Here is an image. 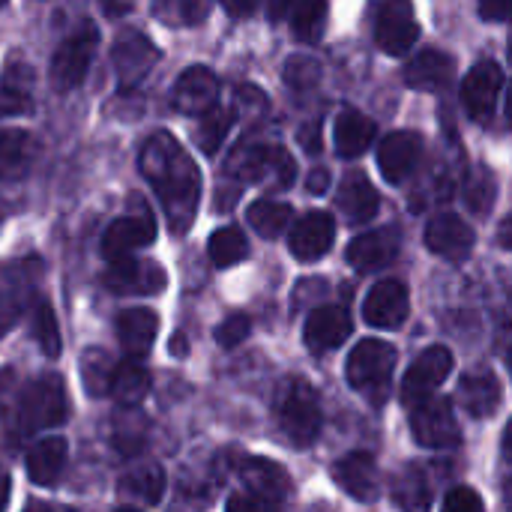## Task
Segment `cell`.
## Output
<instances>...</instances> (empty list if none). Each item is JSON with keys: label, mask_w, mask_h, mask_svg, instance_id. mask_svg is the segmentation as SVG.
I'll use <instances>...</instances> for the list:
<instances>
[{"label": "cell", "mask_w": 512, "mask_h": 512, "mask_svg": "<svg viewBox=\"0 0 512 512\" xmlns=\"http://www.w3.org/2000/svg\"><path fill=\"white\" fill-rule=\"evenodd\" d=\"M141 171L153 183L171 234H186L201 198V174L171 132H156L141 150Z\"/></svg>", "instance_id": "obj_1"}, {"label": "cell", "mask_w": 512, "mask_h": 512, "mask_svg": "<svg viewBox=\"0 0 512 512\" xmlns=\"http://www.w3.org/2000/svg\"><path fill=\"white\" fill-rule=\"evenodd\" d=\"M276 423L288 444L294 447H312L321 435L324 417H321V402L318 393L312 390L309 381L303 378H288L273 399Z\"/></svg>", "instance_id": "obj_2"}, {"label": "cell", "mask_w": 512, "mask_h": 512, "mask_svg": "<svg viewBox=\"0 0 512 512\" xmlns=\"http://www.w3.org/2000/svg\"><path fill=\"white\" fill-rule=\"evenodd\" d=\"M288 489V474L279 465L249 459L240 468V489L231 495L228 512H282Z\"/></svg>", "instance_id": "obj_3"}, {"label": "cell", "mask_w": 512, "mask_h": 512, "mask_svg": "<svg viewBox=\"0 0 512 512\" xmlns=\"http://www.w3.org/2000/svg\"><path fill=\"white\" fill-rule=\"evenodd\" d=\"M66 411H69V399H66L63 381L39 378L18 396L15 414H12V429L18 438L33 435L39 429H54L66 420Z\"/></svg>", "instance_id": "obj_4"}, {"label": "cell", "mask_w": 512, "mask_h": 512, "mask_svg": "<svg viewBox=\"0 0 512 512\" xmlns=\"http://www.w3.org/2000/svg\"><path fill=\"white\" fill-rule=\"evenodd\" d=\"M393 369H396V351L393 345L381 339H363L351 357H348V381L357 393L381 405L390 393L393 384Z\"/></svg>", "instance_id": "obj_5"}, {"label": "cell", "mask_w": 512, "mask_h": 512, "mask_svg": "<svg viewBox=\"0 0 512 512\" xmlns=\"http://www.w3.org/2000/svg\"><path fill=\"white\" fill-rule=\"evenodd\" d=\"M228 174L240 177L243 183H267L273 189H285L294 183L297 168L285 147H264V144H240L231 153Z\"/></svg>", "instance_id": "obj_6"}, {"label": "cell", "mask_w": 512, "mask_h": 512, "mask_svg": "<svg viewBox=\"0 0 512 512\" xmlns=\"http://www.w3.org/2000/svg\"><path fill=\"white\" fill-rule=\"evenodd\" d=\"M96 45H99V30L93 21H84L75 33H69L60 48L54 51L51 57V81L54 87L60 90H72L84 81L90 63H93V54H96Z\"/></svg>", "instance_id": "obj_7"}, {"label": "cell", "mask_w": 512, "mask_h": 512, "mask_svg": "<svg viewBox=\"0 0 512 512\" xmlns=\"http://www.w3.org/2000/svg\"><path fill=\"white\" fill-rule=\"evenodd\" d=\"M411 432L420 447L447 450L462 441L453 405L447 399H426L423 405L411 408Z\"/></svg>", "instance_id": "obj_8"}, {"label": "cell", "mask_w": 512, "mask_h": 512, "mask_svg": "<svg viewBox=\"0 0 512 512\" xmlns=\"http://www.w3.org/2000/svg\"><path fill=\"white\" fill-rule=\"evenodd\" d=\"M453 372V354L441 345L426 348L417 363L408 369L405 381H402V402L408 408L423 405L426 399H432V393L447 381V375Z\"/></svg>", "instance_id": "obj_9"}, {"label": "cell", "mask_w": 512, "mask_h": 512, "mask_svg": "<svg viewBox=\"0 0 512 512\" xmlns=\"http://www.w3.org/2000/svg\"><path fill=\"white\" fill-rule=\"evenodd\" d=\"M156 240V222L150 216V210L135 201V213L117 219L108 225L105 237H102V255L108 261H120V258H129L135 249H144Z\"/></svg>", "instance_id": "obj_10"}, {"label": "cell", "mask_w": 512, "mask_h": 512, "mask_svg": "<svg viewBox=\"0 0 512 512\" xmlns=\"http://www.w3.org/2000/svg\"><path fill=\"white\" fill-rule=\"evenodd\" d=\"M501 90H504V69L495 60L477 63L462 84V105L471 114V120L489 123L495 117Z\"/></svg>", "instance_id": "obj_11"}, {"label": "cell", "mask_w": 512, "mask_h": 512, "mask_svg": "<svg viewBox=\"0 0 512 512\" xmlns=\"http://www.w3.org/2000/svg\"><path fill=\"white\" fill-rule=\"evenodd\" d=\"M114 72L123 87H135L147 78V72L159 63V48L141 30H123L111 48Z\"/></svg>", "instance_id": "obj_12"}, {"label": "cell", "mask_w": 512, "mask_h": 512, "mask_svg": "<svg viewBox=\"0 0 512 512\" xmlns=\"http://www.w3.org/2000/svg\"><path fill=\"white\" fill-rule=\"evenodd\" d=\"M336 240V219L324 210H309L297 219L288 237V249L297 261H318Z\"/></svg>", "instance_id": "obj_13"}, {"label": "cell", "mask_w": 512, "mask_h": 512, "mask_svg": "<svg viewBox=\"0 0 512 512\" xmlns=\"http://www.w3.org/2000/svg\"><path fill=\"white\" fill-rule=\"evenodd\" d=\"M408 312H411V297H408V288L396 279H387V282H378L366 303H363V318L366 324L378 327V330H396L408 321Z\"/></svg>", "instance_id": "obj_14"}, {"label": "cell", "mask_w": 512, "mask_h": 512, "mask_svg": "<svg viewBox=\"0 0 512 512\" xmlns=\"http://www.w3.org/2000/svg\"><path fill=\"white\" fill-rule=\"evenodd\" d=\"M420 39V24L408 3H387L375 21V42L384 54H405Z\"/></svg>", "instance_id": "obj_15"}, {"label": "cell", "mask_w": 512, "mask_h": 512, "mask_svg": "<svg viewBox=\"0 0 512 512\" xmlns=\"http://www.w3.org/2000/svg\"><path fill=\"white\" fill-rule=\"evenodd\" d=\"M216 96H219V78L207 66H189L177 78L171 102L183 114H207L210 108H216Z\"/></svg>", "instance_id": "obj_16"}, {"label": "cell", "mask_w": 512, "mask_h": 512, "mask_svg": "<svg viewBox=\"0 0 512 512\" xmlns=\"http://www.w3.org/2000/svg\"><path fill=\"white\" fill-rule=\"evenodd\" d=\"M423 153V138L417 132H393L378 147V168L390 183H402L414 174Z\"/></svg>", "instance_id": "obj_17"}, {"label": "cell", "mask_w": 512, "mask_h": 512, "mask_svg": "<svg viewBox=\"0 0 512 512\" xmlns=\"http://www.w3.org/2000/svg\"><path fill=\"white\" fill-rule=\"evenodd\" d=\"M333 480H336V486H339L345 495H351V498H357V501H363V504H369V501L378 498V483H381V477H378V462H375L372 453H351V456H342V459L333 465Z\"/></svg>", "instance_id": "obj_18"}, {"label": "cell", "mask_w": 512, "mask_h": 512, "mask_svg": "<svg viewBox=\"0 0 512 512\" xmlns=\"http://www.w3.org/2000/svg\"><path fill=\"white\" fill-rule=\"evenodd\" d=\"M351 336V315L342 306H318L303 330V339L309 345V351L315 354H327L336 351L339 345H345V339Z\"/></svg>", "instance_id": "obj_19"}, {"label": "cell", "mask_w": 512, "mask_h": 512, "mask_svg": "<svg viewBox=\"0 0 512 512\" xmlns=\"http://www.w3.org/2000/svg\"><path fill=\"white\" fill-rule=\"evenodd\" d=\"M426 246L441 258L462 261L474 249V228L453 213H441L426 225Z\"/></svg>", "instance_id": "obj_20"}, {"label": "cell", "mask_w": 512, "mask_h": 512, "mask_svg": "<svg viewBox=\"0 0 512 512\" xmlns=\"http://www.w3.org/2000/svg\"><path fill=\"white\" fill-rule=\"evenodd\" d=\"M105 285L114 294H159L165 288V273L150 261L120 258L108 267Z\"/></svg>", "instance_id": "obj_21"}, {"label": "cell", "mask_w": 512, "mask_h": 512, "mask_svg": "<svg viewBox=\"0 0 512 512\" xmlns=\"http://www.w3.org/2000/svg\"><path fill=\"white\" fill-rule=\"evenodd\" d=\"M396 255H399V231H393V228H378V231L360 234V237L348 246V261H351L354 270H360V273L381 270V267H387Z\"/></svg>", "instance_id": "obj_22"}, {"label": "cell", "mask_w": 512, "mask_h": 512, "mask_svg": "<svg viewBox=\"0 0 512 512\" xmlns=\"http://www.w3.org/2000/svg\"><path fill=\"white\" fill-rule=\"evenodd\" d=\"M456 75V60L438 48L420 51L405 66V84L414 90H444Z\"/></svg>", "instance_id": "obj_23"}, {"label": "cell", "mask_w": 512, "mask_h": 512, "mask_svg": "<svg viewBox=\"0 0 512 512\" xmlns=\"http://www.w3.org/2000/svg\"><path fill=\"white\" fill-rule=\"evenodd\" d=\"M156 333H159V318L150 309H129L117 318V342L135 360H141L153 348Z\"/></svg>", "instance_id": "obj_24"}, {"label": "cell", "mask_w": 512, "mask_h": 512, "mask_svg": "<svg viewBox=\"0 0 512 512\" xmlns=\"http://www.w3.org/2000/svg\"><path fill=\"white\" fill-rule=\"evenodd\" d=\"M501 399H504V390H501V381L492 372L465 375L462 384H459V402L465 405V411L474 420L492 417L501 408Z\"/></svg>", "instance_id": "obj_25"}, {"label": "cell", "mask_w": 512, "mask_h": 512, "mask_svg": "<svg viewBox=\"0 0 512 512\" xmlns=\"http://www.w3.org/2000/svg\"><path fill=\"white\" fill-rule=\"evenodd\" d=\"M33 108V69L24 60H9L0 78V117L27 114Z\"/></svg>", "instance_id": "obj_26"}, {"label": "cell", "mask_w": 512, "mask_h": 512, "mask_svg": "<svg viewBox=\"0 0 512 512\" xmlns=\"http://www.w3.org/2000/svg\"><path fill=\"white\" fill-rule=\"evenodd\" d=\"M333 138H336V153L345 156V159H357L369 150V144L375 141V123L360 114L357 108H345L339 117H336V129H333Z\"/></svg>", "instance_id": "obj_27"}, {"label": "cell", "mask_w": 512, "mask_h": 512, "mask_svg": "<svg viewBox=\"0 0 512 512\" xmlns=\"http://www.w3.org/2000/svg\"><path fill=\"white\" fill-rule=\"evenodd\" d=\"M336 204H339V210L345 213V219H348L351 225H363V222L375 219L381 201H378V192H375V186L369 183V177L351 174V177L339 186Z\"/></svg>", "instance_id": "obj_28"}, {"label": "cell", "mask_w": 512, "mask_h": 512, "mask_svg": "<svg viewBox=\"0 0 512 512\" xmlns=\"http://www.w3.org/2000/svg\"><path fill=\"white\" fill-rule=\"evenodd\" d=\"M66 441L63 438H42L27 456V474L36 486H54L66 468Z\"/></svg>", "instance_id": "obj_29"}, {"label": "cell", "mask_w": 512, "mask_h": 512, "mask_svg": "<svg viewBox=\"0 0 512 512\" xmlns=\"http://www.w3.org/2000/svg\"><path fill=\"white\" fill-rule=\"evenodd\" d=\"M33 165V138L24 129H0V177L21 180Z\"/></svg>", "instance_id": "obj_30"}, {"label": "cell", "mask_w": 512, "mask_h": 512, "mask_svg": "<svg viewBox=\"0 0 512 512\" xmlns=\"http://www.w3.org/2000/svg\"><path fill=\"white\" fill-rule=\"evenodd\" d=\"M120 492L141 504H159L165 495V471L159 465H138L120 480Z\"/></svg>", "instance_id": "obj_31"}, {"label": "cell", "mask_w": 512, "mask_h": 512, "mask_svg": "<svg viewBox=\"0 0 512 512\" xmlns=\"http://www.w3.org/2000/svg\"><path fill=\"white\" fill-rule=\"evenodd\" d=\"M393 498L402 512H429L432 507V489L429 480L423 477L420 468H405L396 480H393Z\"/></svg>", "instance_id": "obj_32"}, {"label": "cell", "mask_w": 512, "mask_h": 512, "mask_svg": "<svg viewBox=\"0 0 512 512\" xmlns=\"http://www.w3.org/2000/svg\"><path fill=\"white\" fill-rule=\"evenodd\" d=\"M123 408H135L147 399L150 393V375L144 366L138 363H123L114 369V381H111V390H108Z\"/></svg>", "instance_id": "obj_33"}, {"label": "cell", "mask_w": 512, "mask_h": 512, "mask_svg": "<svg viewBox=\"0 0 512 512\" xmlns=\"http://www.w3.org/2000/svg\"><path fill=\"white\" fill-rule=\"evenodd\" d=\"M114 363L105 351L99 348H87L81 354V363H78V372H81V381H84V390L90 396H105L111 390V381H114Z\"/></svg>", "instance_id": "obj_34"}, {"label": "cell", "mask_w": 512, "mask_h": 512, "mask_svg": "<svg viewBox=\"0 0 512 512\" xmlns=\"http://www.w3.org/2000/svg\"><path fill=\"white\" fill-rule=\"evenodd\" d=\"M291 216H294V210L282 201H255L249 207V225L267 240L279 237L291 225Z\"/></svg>", "instance_id": "obj_35"}, {"label": "cell", "mask_w": 512, "mask_h": 512, "mask_svg": "<svg viewBox=\"0 0 512 512\" xmlns=\"http://www.w3.org/2000/svg\"><path fill=\"white\" fill-rule=\"evenodd\" d=\"M207 252H210V261L216 267H234L237 261H243L249 255V243H246V234L240 228L228 225V228L213 231Z\"/></svg>", "instance_id": "obj_36"}, {"label": "cell", "mask_w": 512, "mask_h": 512, "mask_svg": "<svg viewBox=\"0 0 512 512\" xmlns=\"http://www.w3.org/2000/svg\"><path fill=\"white\" fill-rule=\"evenodd\" d=\"M153 15L162 18L165 24L171 27H192V24H201L207 15H210V3H201V0H162L153 6Z\"/></svg>", "instance_id": "obj_37"}, {"label": "cell", "mask_w": 512, "mask_h": 512, "mask_svg": "<svg viewBox=\"0 0 512 512\" xmlns=\"http://www.w3.org/2000/svg\"><path fill=\"white\" fill-rule=\"evenodd\" d=\"M327 6L324 3H300L291 9V33L300 42H318L324 33Z\"/></svg>", "instance_id": "obj_38"}, {"label": "cell", "mask_w": 512, "mask_h": 512, "mask_svg": "<svg viewBox=\"0 0 512 512\" xmlns=\"http://www.w3.org/2000/svg\"><path fill=\"white\" fill-rule=\"evenodd\" d=\"M231 123H234V111H225V108H210L204 117H201V126H198V144L207 156H213L228 132H231Z\"/></svg>", "instance_id": "obj_39"}, {"label": "cell", "mask_w": 512, "mask_h": 512, "mask_svg": "<svg viewBox=\"0 0 512 512\" xmlns=\"http://www.w3.org/2000/svg\"><path fill=\"white\" fill-rule=\"evenodd\" d=\"M495 189H498V180L492 171L486 168H477L468 180H465V204L471 207V213L477 216H486L495 204Z\"/></svg>", "instance_id": "obj_40"}, {"label": "cell", "mask_w": 512, "mask_h": 512, "mask_svg": "<svg viewBox=\"0 0 512 512\" xmlns=\"http://www.w3.org/2000/svg\"><path fill=\"white\" fill-rule=\"evenodd\" d=\"M33 339L39 342L42 354L45 357H57L63 342H60V327H57V318H54V309L51 303H39L36 312H33Z\"/></svg>", "instance_id": "obj_41"}, {"label": "cell", "mask_w": 512, "mask_h": 512, "mask_svg": "<svg viewBox=\"0 0 512 512\" xmlns=\"http://www.w3.org/2000/svg\"><path fill=\"white\" fill-rule=\"evenodd\" d=\"M321 63L315 57H306V54H294L288 63H285V84L294 87V90H312L318 81H321Z\"/></svg>", "instance_id": "obj_42"}, {"label": "cell", "mask_w": 512, "mask_h": 512, "mask_svg": "<svg viewBox=\"0 0 512 512\" xmlns=\"http://www.w3.org/2000/svg\"><path fill=\"white\" fill-rule=\"evenodd\" d=\"M270 111V99L258 87H237L234 96V117H243L246 123H261Z\"/></svg>", "instance_id": "obj_43"}, {"label": "cell", "mask_w": 512, "mask_h": 512, "mask_svg": "<svg viewBox=\"0 0 512 512\" xmlns=\"http://www.w3.org/2000/svg\"><path fill=\"white\" fill-rule=\"evenodd\" d=\"M249 333H252V321H249L246 315H231V318H225V321L216 327V342H219L222 348H234V345H240Z\"/></svg>", "instance_id": "obj_44"}, {"label": "cell", "mask_w": 512, "mask_h": 512, "mask_svg": "<svg viewBox=\"0 0 512 512\" xmlns=\"http://www.w3.org/2000/svg\"><path fill=\"white\" fill-rule=\"evenodd\" d=\"M441 512H486V510H483V501H480V495H477L474 489L459 486V489H453V492L444 498Z\"/></svg>", "instance_id": "obj_45"}, {"label": "cell", "mask_w": 512, "mask_h": 512, "mask_svg": "<svg viewBox=\"0 0 512 512\" xmlns=\"http://www.w3.org/2000/svg\"><path fill=\"white\" fill-rule=\"evenodd\" d=\"M18 318V300L12 297L9 288H0V336L15 324Z\"/></svg>", "instance_id": "obj_46"}, {"label": "cell", "mask_w": 512, "mask_h": 512, "mask_svg": "<svg viewBox=\"0 0 512 512\" xmlns=\"http://www.w3.org/2000/svg\"><path fill=\"white\" fill-rule=\"evenodd\" d=\"M300 141H303V147H306L309 156H318V153H321V126H318V123L303 126V129H300Z\"/></svg>", "instance_id": "obj_47"}, {"label": "cell", "mask_w": 512, "mask_h": 512, "mask_svg": "<svg viewBox=\"0 0 512 512\" xmlns=\"http://www.w3.org/2000/svg\"><path fill=\"white\" fill-rule=\"evenodd\" d=\"M330 186V171L327 168H312V174L306 177V192L309 195H324Z\"/></svg>", "instance_id": "obj_48"}, {"label": "cell", "mask_w": 512, "mask_h": 512, "mask_svg": "<svg viewBox=\"0 0 512 512\" xmlns=\"http://www.w3.org/2000/svg\"><path fill=\"white\" fill-rule=\"evenodd\" d=\"M255 9H258L255 0H225V12L231 15H252Z\"/></svg>", "instance_id": "obj_49"}, {"label": "cell", "mask_w": 512, "mask_h": 512, "mask_svg": "<svg viewBox=\"0 0 512 512\" xmlns=\"http://www.w3.org/2000/svg\"><path fill=\"white\" fill-rule=\"evenodd\" d=\"M480 15L483 18H489V21H507V9L504 6H480Z\"/></svg>", "instance_id": "obj_50"}, {"label": "cell", "mask_w": 512, "mask_h": 512, "mask_svg": "<svg viewBox=\"0 0 512 512\" xmlns=\"http://www.w3.org/2000/svg\"><path fill=\"white\" fill-rule=\"evenodd\" d=\"M171 354H180V357L189 354V345H186L183 333H174V339H171Z\"/></svg>", "instance_id": "obj_51"}, {"label": "cell", "mask_w": 512, "mask_h": 512, "mask_svg": "<svg viewBox=\"0 0 512 512\" xmlns=\"http://www.w3.org/2000/svg\"><path fill=\"white\" fill-rule=\"evenodd\" d=\"M129 9H132V3H102V12H108V15H123Z\"/></svg>", "instance_id": "obj_52"}, {"label": "cell", "mask_w": 512, "mask_h": 512, "mask_svg": "<svg viewBox=\"0 0 512 512\" xmlns=\"http://www.w3.org/2000/svg\"><path fill=\"white\" fill-rule=\"evenodd\" d=\"M294 6H288V3H276V6H270V18H282L285 12H291Z\"/></svg>", "instance_id": "obj_53"}, {"label": "cell", "mask_w": 512, "mask_h": 512, "mask_svg": "<svg viewBox=\"0 0 512 512\" xmlns=\"http://www.w3.org/2000/svg\"><path fill=\"white\" fill-rule=\"evenodd\" d=\"M501 246H504V249L510 246V219L501 222Z\"/></svg>", "instance_id": "obj_54"}, {"label": "cell", "mask_w": 512, "mask_h": 512, "mask_svg": "<svg viewBox=\"0 0 512 512\" xmlns=\"http://www.w3.org/2000/svg\"><path fill=\"white\" fill-rule=\"evenodd\" d=\"M6 495H9V483H6V477H0V512H3V504H6Z\"/></svg>", "instance_id": "obj_55"}, {"label": "cell", "mask_w": 512, "mask_h": 512, "mask_svg": "<svg viewBox=\"0 0 512 512\" xmlns=\"http://www.w3.org/2000/svg\"><path fill=\"white\" fill-rule=\"evenodd\" d=\"M24 512H51V510H48L45 504H30V507H27Z\"/></svg>", "instance_id": "obj_56"}, {"label": "cell", "mask_w": 512, "mask_h": 512, "mask_svg": "<svg viewBox=\"0 0 512 512\" xmlns=\"http://www.w3.org/2000/svg\"><path fill=\"white\" fill-rule=\"evenodd\" d=\"M120 512H138V510H120Z\"/></svg>", "instance_id": "obj_57"}]
</instances>
